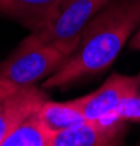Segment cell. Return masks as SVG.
<instances>
[{
  "instance_id": "6da1fadb",
  "label": "cell",
  "mask_w": 140,
  "mask_h": 146,
  "mask_svg": "<svg viewBox=\"0 0 140 146\" xmlns=\"http://www.w3.org/2000/svg\"><path fill=\"white\" fill-rule=\"evenodd\" d=\"M140 25V0H111L90 19L77 47L55 72L45 88H64L107 70Z\"/></svg>"
},
{
  "instance_id": "7a4b0ae2",
  "label": "cell",
  "mask_w": 140,
  "mask_h": 146,
  "mask_svg": "<svg viewBox=\"0 0 140 146\" xmlns=\"http://www.w3.org/2000/svg\"><path fill=\"white\" fill-rule=\"evenodd\" d=\"M79 42L67 44H35L19 47L0 64V82L15 88L35 85L50 76L73 53Z\"/></svg>"
},
{
  "instance_id": "3957f363",
  "label": "cell",
  "mask_w": 140,
  "mask_h": 146,
  "mask_svg": "<svg viewBox=\"0 0 140 146\" xmlns=\"http://www.w3.org/2000/svg\"><path fill=\"white\" fill-rule=\"evenodd\" d=\"M111 0H61L44 27L31 31L22 44L79 42L80 34L90 19Z\"/></svg>"
},
{
  "instance_id": "277c9868",
  "label": "cell",
  "mask_w": 140,
  "mask_h": 146,
  "mask_svg": "<svg viewBox=\"0 0 140 146\" xmlns=\"http://www.w3.org/2000/svg\"><path fill=\"white\" fill-rule=\"evenodd\" d=\"M136 95V76L112 75L96 91L76 98L86 120L121 117V111Z\"/></svg>"
},
{
  "instance_id": "5b68a950",
  "label": "cell",
  "mask_w": 140,
  "mask_h": 146,
  "mask_svg": "<svg viewBox=\"0 0 140 146\" xmlns=\"http://www.w3.org/2000/svg\"><path fill=\"white\" fill-rule=\"evenodd\" d=\"M127 131V120L112 117L83 120L53 136V146H110L118 145Z\"/></svg>"
},
{
  "instance_id": "8992f818",
  "label": "cell",
  "mask_w": 140,
  "mask_h": 146,
  "mask_svg": "<svg viewBox=\"0 0 140 146\" xmlns=\"http://www.w3.org/2000/svg\"><path fill=\"white\" fill-rule=\"evenodd\" d=\"M45 100L47 95L35 85L15 88L0 82V145L15 126L38 111Z\"/></svg>"
},
{
  "instance_id": "52a82bcc",
  "label": "cell",
  "mask_w": 140,
  "mask_h": 146,
  "mask_svg": "<svg viewBox=\"0 0 140 146\" xmlns=\"http://www.w3.org/2000/svg\"><path fill=\"white\" fill-rule=\"evenodd\" d=\"M61 0H0V15L35 31L50 21Z\"/></svg>"
},
{
  "instance_id": "ba28073f",
  "label": "cell",
  "mask_w": 140,
  "mask_h": 146,
  "mask_svg": "<svg viewBox=\"0 0 140 146\" xmlns=\"http://www.w3.org/2000/svg\"><path fill=\"white\" fill-rule=\"evenodd\" d=\"M54 131L47 127L38 111L28 115L3 139L0 146H53Z\"/></svg>"
},
{
  "instance_id": "9c48e42d",
  "label": "cell",
  "mask_w": 140,
  "mask_h": 146,
  "mask_svg": "<svg viewBox=\"0 0 140 146\" xmlns=\"http://www.w3.org/2000/svg\"><path fill=\"white\" fill-rule=\"evenodd\" d=\"M38 115L42 123L54 133L85 120V115L76 100L57 102L47 98L38 108Z\"/></svg>"
},
{
  "instance_id": "30bf717a",
  "label": "cell",
  "mask_w": 140,
  "mask_h": 146,
  "mask_svg": "<svg viewBox=\"0 0 140 146\" xmlns=\"http://www.w3.org/2000/svg\"><path fill=\"white\" fill-rule=\"evenodd\" d=\"M121 118L140 123V72L136 75V95L121 111Z\"/></svg>"
},
{
  "instance_id": "8fae6325",
  "label": "cell",
  "mask_w": 140,
  "mask_h": 146,
  "mask_svg": "<svg viewBox=\"0 0 140 146\" xmlns=\"http://www.w3.org/2000/svg\"><path fill=\"white\" fill-rule=\"evenodd\" d=\"M128 47H130L131 50L140 51V25H139V28L134 31V34L131 35L130 41H128Z\"/></svg>"
}]
</instances>
